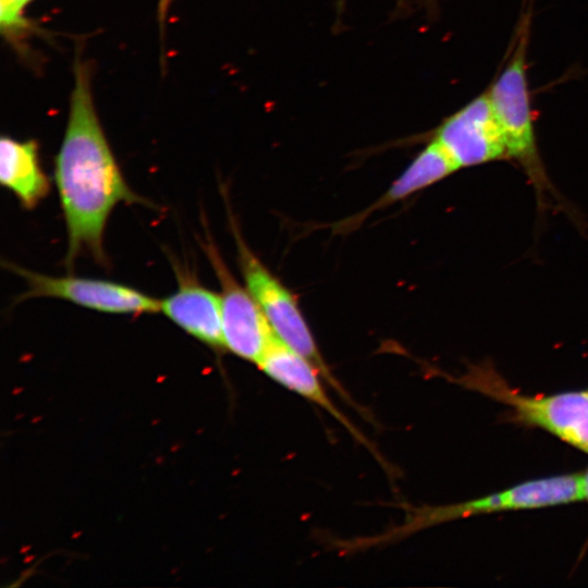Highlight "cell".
Returning <instances> with one entry per match:
<instances>
[{"label":"cell","mask_w":588,"mask_h":588,"mask_svg":"<svg viewBox=\"0 0 588 588\" xmlns=\"http://www.w3.org/2000/svg\"><path fill=\"white\" fill-rule=\"evenodd\" d=\"M414 5L425 9L427 16L434 20L439 14V0H395L392 15L395 19L409 14Z\"/></svg>","instance_id":"cell-14"},{"label":"cell","mask_w":588,"mask_h":588,"mask_svg":"<svg viewBox=\"0 0 588 588\" xmlns=\"http://www.w3.org/2000/svg\"><path fill=\"white\" fill-rule=\"evenodd\" d=\"M54 183L68 233L65 266L88 254L107 266L106 225L114 207L124 203L152 207L126 183L100 123L91 89V68L79 53L73 63V86Z\"/></svg>","instance_id":"cell-1"},{"label":"cell","mask_w":588,"mask_h":588,"mask_svg":"<svg viewBox=\"0 0 588 588\" xmlns=\"http://www.w3.org/2000/svg\"><path fill=\"white\" fill-rule=\"evenodd\" d=\"M420 142L425 143L424 148L392 182L383 195L362 212L339 223V229L341 231H348L357 228L375 211L402 201L460 170L446 151L436 140L422 139Z\"/></svg>","instance_id":"cell-11"},{"label":"cell","mask_w":588,"mask_h":588,"mask_svg":"<svg viewBox=\"0 0 588 588\" xmlns=\"http://www.w3.org/2000/svg\"><path fill=\"white\" fill-rule=\"evenodd\" d=\"M35 0H0V32L4 40L19 53H25L26 41L40 33L36 23L26 15Z\"/></svg>","instance_id":"cell-13"},{"label":"cell","mask_w":588,"mask_h":588,"mask_svg":"<svg viewBox=\"0 0 588 588\" xmlns=\"http://www.w3.org/2000/svg\"><path fill=\"white\" fill-rule=\"evenodd\" d=\"M232 231L244 284L257 302L274 336L314 364L323 381L344 402L360 413L364 418L369 419L370 414L353 400L324 362L295 295L252 252L234 222H232Z\"/></svg>","instance_id":"cell-4"},{"label":"cell","mask_w":588,"mask_h":588,"mask_svg":"<svg viewBox=\"0 0 588 588\" xmlns=\"http://www.w3.org/2000/svg\"><path fill=\"white\" fill-rule=\"evenodd\" d=\"M412 138L415 143L436 140L458 169L509 160L503 134L487 90L444 118L432 130Z\"/></svg>","instance_id":"cell-6"},{"label":"cell","mask_w":588,"mask_h":588,"mask_svg":"<svg viewBox=\"0 0 588 588\" xmlns=\"http://www.w3.org/2000/svg\"><path fill=\"white\" fill-rule=\"evenodd\" d=\"M173 1L174 0H158L157 2V22L161 40H163L164 37L167 19Z\"/></svg>","instance_id":"cell-15"},{"label":"cell","mask_w":588,"mask_h":588,"mask_svg":"<svg viewBox=\"0 0 588 588\" xmlns=\"http://www.w3.org/2000/svg\"><path fill=\"white\" fill-rule=\"evenodd\" d=\"M345 3H346V0H335L334 1V7H335V13H336V24L339 25V28H340V22L341 21V16L344 12V8H345Z\"/></svg>","instance_id":"cell-16"},{"label":"cell","mask_w":588,"mask_h":588,"mask_svg":"<svg viewBox=\"0 0 588 588\" xmlns=\"http://www.w3.org/2000/svg\"><path fill=\"white\" fill-rule=\"evenodd\" d=\"M7 267L27 285L26 291L19 296V302L53 297L108 314L138 315L160 310V299L118 282L74 275L51 277L11 262Z\"/></svg>","instance_id":"cell-7"},{"label":"cell","mask_w":588,"mask_h":588,"mask_svg":"<svg viewBox=\"0 0 588 588\" xmlns=\"http://www.w3.org/2000/svg\"><path fill=\"white\" fill-rule=\"evenodd\" d=\"M177 289L160 299V310L200 342L224 348L220 293L204 286L188 269L173 262Z\"/></svg>","instance_id":"cell-10"},{"label":"cell","mask_w":588,"mask_h":588,"mask_svg":"<svg viewBox=\"0 0 588 588\" xmlns=\"http://www.w3.org/2000/svg\"><path fill=\"white\" fill-rule=\"evenodd\" d=\"M460 385L507 405L516 421L540 428L588 453V390L527 395L511 387L492 367L470 365Z\"/></svg>","instance_id":"cell-5"},{"label":"cell","mask_w":588,"mask_h":588,"mask_svg":"<svg viewBox=\"0 0 588 588\" xmlns=\"http://www.w3.org/2000/svg\"><path fill=\"white\" fill-rule=\"evenodd\" d=\"M0 183L25 209H34L50 191V181L39 162L35 139H0Z\"/></svg>","instance_id":"cell-12"},{"label":"cell","mask_w":588,"mask_h":588,"mask_svg":"<svg viewBox=\"0 0 588 588\" xmlns=\"http://www.w3.org/2000/svg\"><path fill=\"white\" fill-rule=\"evenodd\" d=\"M203 247L220 283L224 348L257 365L275 336L257 302L234 278L212 241L205 240Z\"/></svg>","instance_id":"cell-8"},{"label":"cell","mask_w":588,"mask_h":588,"mask_svg":"<svg viewBox=\"0 0 588 588\" xmlns=\"http://www.w3.org/2000/svg\"><path fill=\"white\" fill-rule=\"evenodd\" d=\"M583 500L588 504V468L583 473Z\"/></svg>","instance_id":"cell-17"},{"label":"cell","mask_w":588,"mask_h":588,"mask_svg":"<svg viewBox=\"0 0 588 588\" xmlns=\"http://www.w3.org/2000/svg\"><path fill=\"white\" fill-rule=\"evenodd\" d=\"M531 5L518 20L505 65L487 93L501 127L509 160H514L530 181L540 204L547 194L555 198L537 144L535 118L527 77Z\"/></svg>","instance_id":"cell-2"},{"label":"cell","mask_w":588,"mask_h":588,"mask_svg":"<svg viewBox=\"0 0 588 588\" xmlns=\"http://www.w3.org/2000/svg\"><path fill=\"white\" fill-rule=\"evenodd\" d=\"M257 366L272 381L326 411L375 456L389 475H393V469L376 446L332 402L323 388L320 371L306 357L275 338Z\"/></svg>","instance_id":"cell-9"},{"label":"cell","mask_w":588,"mask_h":588,"mask_svg":"<svg viewBox=\"0 0 588 588\" xmlns=\"http://www.w3.org/2000/svg\"><path fill=\"white\" fill-rule=\"evenodd\" d=\"M583 500V474H563L520 482L480 498L444 505H405L404 520L383 534L342 542L348 550H360L399 541L422 529L477 515L536 510Z\"/></svg>","instance_id":"cell-3"}]
</instances>
